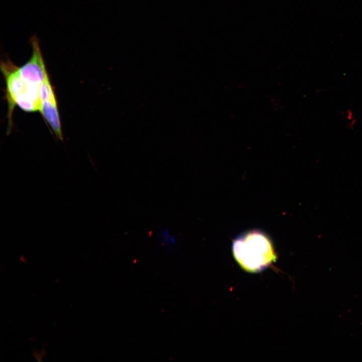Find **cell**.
Instances as JSON below:
<instances>
[{
  "label": "cell",
  "instance_id": "7a4b0ae2",
  "mask_svg": "<svg viewBox=\"0 0 362 362\" xmlns=\"http://www.w3.org/2000/svg\"><path fill=\"white\" fill-rule=\"evenodd\" d=\"M233 257L241 268L251 273L262 272L277 259L273 243L264 232L252 229L242 233L232 242Z\"/></svg>",
  "mask_w": 362,
  "mask_h": 362
},
{
  "label": "cell",
  "instance_id": "3957f363",
  "mask_svg": "<svg viewBox=\"0 0 362 362\" xmlns=\"http://www.w3.org/2000/svg\"><path fill=\"white\" fill-rule=\"evenodd\" d=\"M39 112L56 137L62 140L63 134L57 99L49 74L46 76L41 86Z\"/></svg>",
  "mask_w": 362,
  "mask_h": 362
},
{
  "label": "cell",
  "instance_id": "6da1fadb",
  "mask_svg": "<svg viewBox=\"0 0 362 362\" xmlns=\"http://www.w3.org/2000/svg\"><path fill=\"white\" fill-rule=\"evenodd\" d=\"M32 49L31 57L24 64L18 66L6 58L1 62V70L6 82L8 121H12L16 106L26 112H39L41 85L49 74L38 38L30 40Z\"/></svg>",
  "mask_w": 362,
  "mask_h": 362
},
{
  "label": "cell",
  "instance_id": "277c9868",
  "mask_svg": "<svg viewBox=\"0 0 362 362\" xmlns=\"http://www.w3.org/2000/svg\"><path fill=\"white\" fill-rule=\"evenodd\" d=\"M158 237L161 245L166 249H173L177 245V237L167 228L161 229Z\"/></svg>",
  "mask_w": 362,
  "mask_h": 362
}]
</instances>
